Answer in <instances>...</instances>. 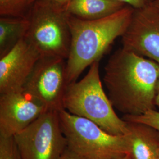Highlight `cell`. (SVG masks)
Returning <instances> with one entry per match:
<instances>
[{
  "mask_svg": "<svg viewBox=\"0 0 159 159\" xmlns=\"http://www.w3.org/2000/svg\"><path fill=\"white\" fill-rule=\"evenodd\" d=\"M41 57L34 46L24 37L0 57V94L23 91Z\"/></svg>",
  "mask_w": 159,
  "mask_h": 159,
  "instance_id": "30bf717a",
  "label": "cell"
},
{
  "mask_svg": "<svg viewBox=\"0 0 159 159\" xmlns=\"http://www.w3.org/2000/svg\"><path fill=\"white\" fill-rule=\"evenodd\" d=\"M126 6L117 0H71L66 10L74 17L93 20L107 17Z\"/></svg>",
  "mask_w": 159,
  "mask_h": 159,
  "instance_id": "7c38bea8",
  "label": "cell"
},
{
  "mask_svg": "<svg viewBox=\"0 0 159 159\" xmlns=\"http://www.w3.org/2000/svg\"><path fill=\"white\" fill-rule=\"evenodd\" d=\"M156 159H159V152H158V154H157V157H156Z\"/></svg>",
  "mask_w": 159,
  "mask_h": 159,
  "instance_id": "cb8c5ba5",
  "label": "cell"
},
{
  "mask_svg": "<svg viewBox=\"0 0 159 159\" xmlns=\"http://www.w3.org/2000/svg\"><path fill=\"white\" fill-rule=\"evenodd\" d=\"M126 122L131 159H156L159 151V131L145 124Z\"/></svg>",
  "mask_w": 159,
  "mask_h": 159,
  "instance_id": "8fae6325",
  "label": "cell"
},
{
  "mask_svg": "<svg viewBox=\"0 0 159 159\" xmlns=\"http://www.w3.org/2000/svg\"><path fill=\"white\" fill-rule=\"evenodd\" d=\"M156 92H157V94L159 93V74L158 79H157V84H156Z\"/></svg>",
  "mask_w": 159,
  "mask_h": 159,
  "instance_id": "603a6c76",
  "label": "cell"
},
{
  "mask_svg": "<svg viewBox=\"0 0 159 159\" xmlns=\"http://www.w3.org/2000/svg\"><path fill=\"white\" fill-rule=\"evenodd\" d=\"M155 104L156 106H157L159 108V93H158L156 96V98H155Z\"/></svg>",
  "mask_w": 159,
  "mask_h": 159,
  "instance_id": "ffe728a7",
  "label": "cell"
},
{
  "mask_svg": "<svg viewBox=\"0 0 159 159\" xmlns=\"http://www.w3.org/2000/svg\"><path fill=\"white\" fill-rule=\"evenodd\" d=\"M127 6H130L134 10H139L145 8L152 4L154 0H117Z\"/></svg>",
  "mask_w": 159,
  "mask_h": 159,
  "instance_id": "e0dca14e",
  "label": "cell"
},
{
  "mask_svg": "<svg viewBox=\"0 0 159 159\" xmlns=\"http://www.w3.org/2000/svg\"><path fill=\"white\" fill-rule=\"evenodd\" d=\"M0 159H21L13 137L0 136Z\"/></svg>",
  "mask_w": 159,
  "mask_h": 159,
  "instance_id": "2e32d148",
  "label": "cell"
},
{
  "mask_svg": "<svg viewBox=\"0 0 159 159\" xmlns=\"http://www.w3.org/2000/svg\"><path fill=\"white\" fill-rule=\"evenodd\" d=\"M68 84L67 60L41 57L24 86L23 91L44 105L48 110L60 111Z\"/></svg>",
  "mask_w": 159,
  "mask_h": 159,
  "instance_id": "52a82bcc",
  "label": "cell"
},
{
  "mask_svg": "<svg viewBox=\"0 0 159 159\" xmlns=\"http://www.w3.org/2000/svg\"><path fill=\"white\" fill-rule=\"evenodd\" d=\"M122 119L127 122H135L150 125L159 131V111L151 110L139 116L124 115Z\"/></svg>",
  "mask_w": 159,
  "mask_h": 159,
  "instance_id": "9a60e30c",
  "label": "cell"
},
{
  "mask_svg": "<svg viewBox=\"0 0 159 159\" xmlns=\"http://www.w3.org/2000/svg\"><path fill=\"white\" fill-rule=\"evenodd\" d=\"M47 110L24 91L0 94V136H14Z\"/></svg>",
  "mask_w": 159,
  "mask_h": 159,
  "instance_id": "9c48e42d",
  "label": "cell"
},
{
  "mask_svg": "<svg viewBox=\"0 0 159 159\" xmlns=\"http://www.w3.org/2000/svg\"><path fill=\"white\" fill-rule=\"evenodd\" d=\"M35 1H37V0H30V5H31V4H32ZM41 1H48L60 7L66 8L71 0H41Z\"/></svg>",
  "mask_w": 159,
  "mask_h": 159,
  "instance_id": "d6986e66",
  "label": "cell"
},
{
  "mask_svg": "<svg viewBox=\"0 0 159 159\" xmlns=\"http://www.w3.org/2000/svg\"><path fill=\"white\" fill-rule=\"evenodd\" d=\"M159 64L123 47L104 67L103 81L114 108L124 115L139 116L155 110Z\"/></svg>",
  "mask_w": 159,
  "mask_h": 159,
  "instance_id": "6da1fadb",
  "label": "cell"
},
{
  "mask_svg": "<svg viewBox=\"0 0 159 159\" xmlns=\"http://www.w3.org/2000/svg\"><path fill=\"white\" fill-rule=\"evenodd\" d=\"M131 159V158L130 154H128V155H126V156H123V157H118V158H114V159Z\"/></svg>",
  "mask_w": 159,
  "mask_h": 159,
  "instance_id": "44dd1931",
  "label": "cell"
},
{
  "mask_svg": "<svg viewBox=\"0 0 159 159\" xmlns=\"http://www.w3.org/2000/svg\"><path fill=\"white\" fill-rule=\"evenodd\" d=\"M134 9L126 6L102 18L87 20L68 14L71 45L67 59L68 84L76 81L88 67L100 61L114 40L127 29Z\"/></svg>",
  "mask_w": 159,
  "mask_h": 159,
  "instance_id": "7a4b0ae2",
  "label": "cell"
},
{
  "mask_svg": "<svg viewBox=\"0 0 159 159\" xmlns=\"http://www.w3.org/2000/svg\"><path fill=\"white\" fill-rule=\"evenodd\" d=\"M67 148L85 159H111L130 154L127 135L115 136L85 118L59 111Z\"/></svg>",
  "mask_w": 159,
  "mask_h": 159,
  "instance_id": "277c9868",
  "label": "cell"
},
{
  "mask_svg": "<svg viewBox=\"0 0 159 159\" xmlns=\"http://www.w3.org/2000/svg\"><path fill=\"white\" fill-rule=\"evenodd\" d=\"M13 138L21 159H60L67 148L55 110L46 111Z\"/></svg>",
  "mask_w": 159,
  "mask_h": 159,
  "instance_id": "8992f818",
  "label": "cell"
},
{
  "mask_svg": "<svg viewBox=\"0 0 159 159\" xmlns=\"http://www.w3.org/2000/svg\"><path fill=\"white\" fill-rule=\"evenodd\" d=\"M29 27L25 38L41 57L67 59L71 33L66 8L37 0L31 4L26 15Z\"/></svg>",
  "mask_w": 159,
  "mask_h": 159,
  "instance_id": "5b68a950",
  "label": "cell"
},
{
  "mask_svg": "<svg viewBox=\"0 0 159 159\" xmlns=\"http://www.w3.org/2000/svg\"><path fill=\"white\" fill-rule=\"evenodd\" d=\"M121 38L124 48L159 64V8L151 4L134 10Z\"/></svg>",
  "mask_w": 159,
  "mask_h": 159,
  "instance_id": "ba28073f",
  "label": "cell"
},
{
  "mask_svg": "<svg viewBox=\"0 0 159 159\" xmlns=\"http://www.w3.org/2000/svg\"><path fill=\"white\" fill-rule=\"evenodd\" d=\"M30 7V0H0V16L25 17Z\"/></svg>",
  "mask_w": 159,
  "mask_h": 159,
  "instance_id": "5bb4252c",
  "label": "cell"
},
{
  "mask_svg": "<svg viewBox=\"0 0 159 159\" xmlns=\"http://www.w3.org/2000/svg\"><path fill=\"white\" fill-rule=\"evenodd\" d=\"M99 62L92 64L83 79L68 85L63 101L64 109L94 122L109 134L125 136L129 133L127 122L116 113L104 91Z\"/></svg>",
  "mask_w": 159,
  "mask_h": 159,
  "instance_id": "3957f363",
  "label": "cell"
},
{
  "mask_svg": "<svg viewBox=\"0 0 159 159\" xmlns=\"http://www.w3.org/2000/svg\"><path fill=\"white\" fill-rule=\"evenodd\" d=\"M60 159H85L79 155L70 150L68 148L66 149L65 152L63 153L62 156Z\"/></svg>",
  "mask_w": 159,
  "mask_h": 159,
  "instance_id": "ac0fdd59",
  "label": "cell"
},
{
  "mask_svg": "<svg viewBox=\"0 0 159 159\" xmlns=\"http://www.w3.org/2000/svg\"><path fill=\"white\" fill-rule=\"evenodd\" d=\"M29 27L25 17H0V57L4 56L25 37Z\"/></svg>",
  "mask_w": 159,
  "mask_h": 159,
  "instance_id": "4fadbf2b",
  "label": "cell"
},
{
  "mask_svg": "<svg viewBox=\"0 0 159 159\" xmlns=\"http://www.w3.org/2000/svg\"><path fill=\"white\" fill-rule=\"evenodd\" d=\"M152 4L155 7H156L157 8H159V0H154L153 2L152 3Z\"/></svg>",
  "mask_w": 159,
  "mask_h": 159,
  "instance_id": "7402d4cb",
  "label": "cell"
}]
</instances>
